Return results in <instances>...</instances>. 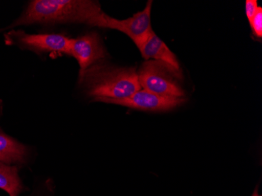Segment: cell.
<instances>
[{
	"label": "cell",
	"mask_w": 262,
	"mask_h": 196,
	"mask_svg": "<svg viewBox=\"0 0 262 196\" xmlns=\"http://www.w3.org/2000/svg\"><path fill=\"white\" fill-rule=\"evenodd\" d=\"M79 83L94 100L123 99L141 90L135 68L117 67L98 62L79 76Z\"/></svg>",
	"instance_id": "cell-2"
},
{
	"label": "cell",
	"mask_w": 262,
	"mask_h": 196,
	"mask_svg": "<svg viewBox=\"0 0 262 196\" xmlns=\"http://www.w3.org/2000/svg\"><path fill=\"white\" fill-rule=\"evenodd\" d=\"M258 7L257 0H247L246 1V15H247L249 22L251 21L253 17L257 14Z\"/></svg>",
	"instance_id": "cell-12"
},
{
	"label": "cell",
	"mask_w": 262,
	"mask_h": 196,
	"mask_svg": "<svg viewBox=\"0 0 262 196\" xmlns=\"http://www.w3.org/2000/svg\"><path fill=\"white\" fill-rule=\"evenodd\" d=\"M69 55L73 56L77 60L80 76L93 64L105 58L107 51L99 35L92 32L76 39H71Z\"/></svg>",
	"instance_id": "cell-7"
},
{
	"label": "cell",
	"mask_w": 262,
	"mask_h": 196,
	"mask_svg": "<svg viewBox=\"0 0 262 196\" xmlns=\"http://www.w3.org/2000/svg\"><path fill=\"white\" fill-rule=\"evenodd\" d=\"M94 101L125 106L141 111L165 112L180 106L185 99V97L160 95L141 89L130 97L123 99L98 98Z\"/></svg>",
	"instance_id": "cell-6"
},
{
	"label": "cell",
	"mask_w": 262,
	"mask_h": 196,
	"mask_svg": "<svg viewBox=\"0 0 262 196\" xmlns=\"http://www.w3.org/2000/svg\"><path fill=\"white\" fill-rule=\"evenodd\" d=\"M250 26L252 29L253 35L257 39L262 38V7H259L257 14L250 21Z\"/></svg>",
	"instance_id": "cell-11"
},
{
	"label": "cell",
	"mask_w": 262,
	"mask_h": 196,
	"mask_svg": "<svg viewBox=\"0 0 262 196\" xmlns=\"http://www.w3.org/2000/svg\"><path fill=\"white\" fill-rule=\"evenodd\" d=\"M138 77L141 89L170 97H184L185 93L178 82L182 72L159 60H149L138 69Z\"/></svg>",
	"instance_id": "cell-3"
},
{
	"label": "cell",
	"mask_w": 262,
	"mask_h": 196,
	"mask_svg": "<svg viewBox=\"0 0 262 196\" xmlns=\"http://www.w3.org/2000/svg\"><path fill=\"white\" fill-rule=\"evenodd\" d=\"M252 196H260V194H258V192H257V190H256L255 191H254V194H253Z\"/></svg>",
	"instance_id": "cell-13"
},
{
	"label": "cell",
	"mask_w": 262,
	"mask_h": 196,
	"mask_svg": "<svg viewBox=\"0 0 262 196\" xmlns=\"http://www.w3.org/2000/svg\"><path fill=\"white\" fill-rule=\"evenodd\" d=\"M26 148L0 129V163H20L26 159Z\"/></svg>",
	"instance_id": "cell-9"
},
{
	"label": "cell",
	"mask_w": 262,
	"mask_h": 196,
	"mask_svg": "<svg viewBox=\"0 0 262 196\" xmlns=\"http://www.w3.org/2000/svg\"><path fill=\"white\" fill-rule=\"evenodd\" d=\"M6 40L34 52L55 54H69L71 42V39L61 34H28L21 30L9 32Z\"/></svg>",
	"instance_id": "cell-5"
},
{
	"label": "cell",
	"mask_w": 262,
	"mask_h": 196,
	"mask_svg": "<svg viewBox=\"0 0 262 196\" xmlns=\"http://www.w3.org/2000/svg\"><path fill=\"white\" fill-rule=\"evenodd\" d=\"M103 11L91 0H34L10 28L32 24H86L94 26Z\"/></svg>",
	"instance_id": "cell-1"
},
{
	"label": "cell",
	"mask_w": 262,
	"mask_h": 196,
	"mask_svg": "<svg viewBox=\"0 0 262 196\" xmlns=\"http://www.w3.org/2000/svg\"><path fill=\"white\" fill-rule=\"evenodd\" d=\"M0 188L10 196H17L21 191V182L16 166L0 163Z\"/></svg>",
	"instance_id": "cell-10"
},
{
	"label": "cell",
	"mask_w": 262,
	"mask_h": 196,
	"mask_svg": "<svg viewBox=\"0 0 262 196\" xmlns=\"http://www.w3.org/2000/svg\"><path fill=\"white\" fill-rule=\"evenodd\" d=\"M138 50L145 60H159L171 66L175 70L182 72L176 56L154 32L150 34L147 40Z\"/></svg>",
	"instance_id": "cell-8"
},
{
	"label": "cell",
	"mask_w": 262,
	"mask_h": 196,
	"mask_svg": "<svg viewBox=\"0 0 262 196\" xmlns=\"http://www.w3.org/2000/svg\"><path fill=\"white\" fill-rule=\"evenodd\" d=\"M152 1H148L144 10L138 12L125 20H118L103 12L97 19L94 26L103 29H115L128 35L138 48L148 39L153 32L151 25V10Z\"/></svg>",
	"instance_id": "cell-4"
}]
</instances>
